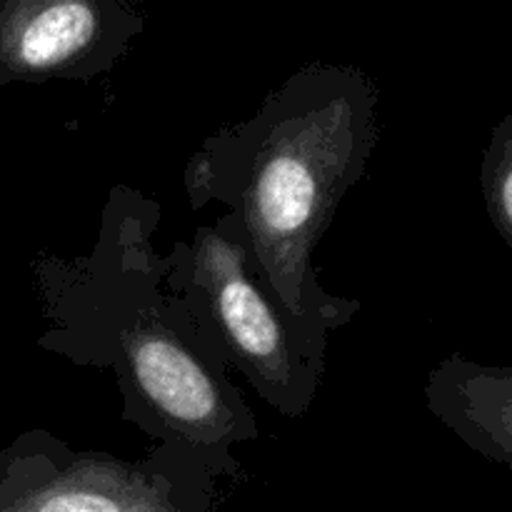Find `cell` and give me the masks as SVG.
I'll return each mask as SVG.
<instances>
[{
    "label": "cell",
    "instance_id": "obj_1",
    "mask_svg": "<svg viewBox=\"0 0 512 512\" xmlns=\"http://www.w3.org/2000/svg\"><path fill=\"white\" fill-rule=\"evenodd\" d=\"M375 145V93L358 73L295 75L190 160L188 190L233 208L270 298L323 338L353 305L320 288L313 253Z\"/></svg>",
    "mask_w": 512,
    "mask_h": 512
},
{
    "label": "cell",
    "instance_id": "obj_2",
    "mask_svg": "<svg viewBox=\"0 0 512 512\" xmlns=\"http://www.w3.org/2000/svg\"><path fill=\"white\" fill-rule=\"evenodd\" d=\"M188 288L200 295L213 335L258 393L288 418L303 415L315 395L323 338L293 323L270 298L233 215L195 233Z\"/></svg>",
    "mask_w": 512,
    "mask_h": 512
},
{
    "label": "cell",
    "instance_id": "obj_3",
    "mask_svg": "<svg viewBox=\"0 0 512 512\" xmlns=\"http://www.w3.org/2000/svg\"><path fill=\"white\" fill-rule=\"evenodd\" d=\"M110 340L133 393L173 435L198 448H225L233 440L255 438L250 415L238 413L243 405L235 390L213 373L158 305H138L130 320L115 323Z\"/></svg>",
    "mask_w": 512,
    "mask_h": 512
},
{
    "label": "cell",
    "instance_id": "obj_4",
    "mask_svg": "<svg viewBox=\"0 0 512 512\" xmlns=\"http://www.w3.org/2000/svg\"><path fill=\"white\" fill-rule=\"evenodd\" d=\"M0 512H190V500L153 465L25 435L0 458Z\"/></svg>",
    "mask_w": 512,
    "mask_h": 512
},
{
    "label": "cell",
    "instance_id": "obj_5",
    "mask_svg": "<svg viewBox=\"0 0 512 512\" xmlns=\"http://www.w3.org/2000/svg\"><path fill=\"white\" fill-rule=\"evenodd\" d=\"M105 38L93 0H18L0 18V73L13 80L73 75Z\"/></svg>",
    "mask_w": 512,
    "mask_h": 512
},
{
    "label": "cell",
    "instance_id": "obj_6",
    "mask_svg": "<svg viewBox=\"0 0 512 512\" xmlns=\"http://www.w3.org/2000/svg\"><path fill=\"white\" fill-rule=\"evenodd\" d=\"M430 410L470 448L495 463L512 455V373L483 368L460 355L445 360L428 385Z\"/></svg>",
    "mask_w": 512,
    "mask_h": 512
},
{
    "label": "cell",
    "instance_id": "obj_7",
    "mask_svg": "<svg viewBox=\"0 0 512 512\" xmlns=\"http://www.w3.org/2000/svg\"><path fill=\"white\" fill-rule=\"evenodd\" d=\"M483 193L500 238L512 245V120L505 118L493 133L483 160Z\"/></svg>",
    "mask_w": 512,
    "mask_h": 512
}]
</instances>
